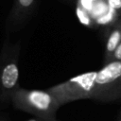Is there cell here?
I'll return each mask as SVG.
<instances>
[{
    "mask_svg": "<svg viewBox=\"0 0 121 121\" xmlns=\"http://www.w3.org/2000/svg\"><path fill=\"white\" fill-rule=\"evenodd\" d=\"M10 102L21 110L45 121H57V112L61 106L57 97L47 90L18 88Z\"/></svg>",
    "mask_w": 121,
    "mask_h": 121,
    "instance_id": "cell-1",
    "label": "cell"
},
{
    "mask_svg": "<svg viewBox=\"0 0 121 121\" xmlns=\"http://www.w3.org/2000/svg\"><path fill=\"white\" fill-rule=\"evenodd\" d=\"M121 98V61H112L93 72L88 99L112 102Z\"/></svg>",
    "mask_w": 121,
    "mask_h": 121,
    "instance_id": "cell-2",
    "label": "cell"
},
{
    "mask_svg": "<svg viewBox=\"0 0 121 121\" xmlns=\"http://www.w3.org/2000/svg\"><path fill=\"white\" fill-rule=\"evenodd\" d=\"M20 43H6L0 52V101L10 102L19 87Z\"/></svg>",
    "mask_w": 121,
    "mask_h": 121,
    "instance_id": "cell-3",
    "label": "cell"
},
{
    "mask_svg": "<svg viewBox=\"0 0 121 121\" xmlns=\"http://www.w3.org/2000/svg\"><path fill=\"white\" fill-rule=\"evenodd\" d=\"M93 72L84 73L75 78L68 79L62 83L47 89L52 95H54L62 106L72 101L88 99V93L92 84Z\"/></svg>",
    "mask_w": 121,
    "mask_h": 121,
    "instance_id": "cell-4",
    "label": "cell"
},
{
    "mask_svg": "<svg viewBox=\"0 0 121 121\" xmlns=\"http://www.w3.org/2000/svg\"><path fill=\"white\" fill-rule=\"evenodd\" d=\"M121 42V17L114 23L112 27L105 44V52L103 58V64H107L110 61L111 57Z\"/></svg>",
    "mask_w": 121,
    "mask_h": 121,
    "instance_id": "cell-5",
    "label": "cell"
},
{
    "mask_svg": "<svg viewBox=\"0 0 121 121\" xmlns=\"http://www.w3.org/2000/svg\"><path fill=\"white\" fill-rule=\"evenodd\" d=\"M37 0H15L10 13V21L15 25L24 22L31 13Z\"/></svg>",
    "mask_w": 121,
    "mask_h": 121,
    "instance_id": "cell-6",
    "label": "cell"
},
{
    "mask_svg": "<svg viewBox=\"0 0 121 121\" xmlns=\"http://www.w3.org/2000/svg\"><path fill=\"white\" fill-rule=\"evenodd\" d=\"M109 6L116 12L117 16L121 17V0H107Z\"/></svg>",
    "mask_w": 121,
    "mask_h": 121,
    "instance_id": "cell-7",
    "label": "cell"
},
{
    "mask_svg": "<svg viewBox=\"0 0 121 121\" xmlns=\"http://www.w3.org/2000/svg\"><path fill=\"white\" fill-rule=\"evenodd\" d=\"M112 61H121V42L118 44V46L115 49V51L113 52L112 56L111 57L109 62H112Z\"/></svg>",
    "mask_w": 121,
    "mask_h": 121,
    "instance_id": "cell-8",
    "label": "cell"
},
{
    "mask_svg": "<svg viewBox=\"0 0 121 121\" xmlns=\"http://www.w3.org/2000/svg\"><path fill=\"white\" fill-rule=\"evenodd\" d=\"M26 121H45V120H43V119H40V118L34 116L33 118H29V119H27Z\"/></svg>",
    "mask_w": 121,
    "mask_h": 121,
    "instance_id": "cell-9",
    "label": "cell"
},
{
    "mask_svg": "<svg viewBox=\"0 0 121 121\" xmlns=\"http://www.w3.org/2000/svg\"><path fill=\"white\" fill-rule=\"evenodd\" d=\"M118 121H121V112H120V115H119V120Z\"/></svg>",
    "mask_w": 121,
    "mask_h": 121,
    "instance_id": "cell-10",
    "label": "cell"
},
{
    "mask_svg": "<svg viewBox=\"0 0 121 121\" xmlns=\"http://www.w3.org/2000/svg\"><path fill=\"white\" fill-rule=\"evenodd\" d=\"M0 121H4V120H2V119H0Z\"/></svg>",
    "mask_w": 121,
    "mask_h": 121,
    "instance_id": "cell-11",
    "label": "cell"
}]
</instances>
